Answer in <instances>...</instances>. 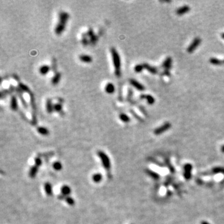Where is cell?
Listing matches in <instances>:
<instances>
[{
	"mask_svg": "<svg viewBox=\"0 0 224 224\" xmlns=\"http://www.w3.org/2000/svg\"><path fill=\"white\" fill-rule=\"evenodd\" d=\"M70 18V15L66 11H60L59 13L58 22L54 29V32L57 36H60L64 31L66 28V24Z\"/></svg>",
	"mask_w": 224,
	"mask_h": 224,
	"instance_id": "cell-1",
	"label": "cell"
},
{
	"mask_svg": "<svg viewBox=\"0 0 224 224\" xmlns=\"http://www.w3.org/2000/svg\"><path fill=\"white\" fill-rule=\"evenodd\" d=\"M110 52L112 54V62L113 64L114 69H115L114 72H115V75L120 78L122 75V71H121L122 64H121L120 56L115 47H112L110 49Z\"/></svg>",
	"mask_w": 224,
	"mask_h": 224,
	"instance_id": "cell-2",
	"label": "cell"
},
{
	"mask_svg": "<svg viewBox=\"0 0 224 224\" xmlns=\"http://www.w3.org/2000/svg\"><path fill=\"white\" fill-rule=\"evenodd\" d=\"M98 156L100 158L102 165L104 167V168L106 169L107 170H110L111 169V162L110 160L108 157V156L106 154V153H104L102 151H98L97 152Z\"/></svg>",
	"mask_w": 224,
	"mask_h": 224,
	"instance_id": "cell-3",
	"label": "cell"
},
{
	"mask_svg": "<svg viewBox=\"0 0 224 224\" xmlns=\"http://www.w3.org/2000/svg\"><path fill=\"white\" fill-rule=\"evenodd\" d=\"M30 103L32 108V123L33 125L37 124V117H36V106L35 98L33 94H30Z\"/></svg>",
	"mask_w": 224,
	"mask_h": 224,
	"instance_id": "cell-4",
	"label": "cell"
},
{
	"mask_svg": "<svg viewBox=\"0 0 224 224\" xmlns=\"http://www.w3.org/2000/svg\"><path fill=\"white\" fill-rule=\"evenodd\" d=\"M192 165L190 163H186L185 165L184 166V173H183V176L185 178V179H186L187 181H189L191 179L192 177Z\"/></svg>",
	"mask_w": 224,
	"mask_h": 224,
	"instance_id": "cell-5",
	"label": "cell"
},
{
	"mask_svg": "<svg viewBox=\"0 0 224 224\" xmlns=\"http://www.w3.org/2000/svg\"><path fill=\"white\" fill-rule=\"evenodd\" d=\"M171 123L169 122H166L161 126H159L154 130V133L156 135H160L161 134L163 133L164 132H166L168 129H169L171 128Z\"/></svg>",
	"mask_w": 224,
	"mask_h": 224,
	"instance_id": "cell-6",
	"label": "cell"
},
{
	"mask_svg": "<svg viewBox=\"0 0 224 224\" xmlns=\"http://www.w3.org/2000/svg\"><path fill=\"white\" fill-rule=\"evenodd\" d=\"M201 41H202V40H201V39L200 37H197L194 38V40H193L192 43H191V44H190L189 46H188V47L187 48V52L192 53L196 49L197 47L201 44Z\"/></svg>",
	"mask_w": 224,
	"mask_h": 224,
	"instance_id": "cell-7",
	"label": "cell"
},
{
	"mask_svg": "<svg viewBox=\"0 0 224 224\" xmlns=\"http://www.w3.org/2000/svg\"><path fill=\"white\" fill-rule=\"evenodd\" d=\"M129 82L130 83V84L133 87H135V88L138 90V91H144L145 90L144 86L141 84V83H139L138 81H137L136 80L134 79V78H131L129 80Z\"/></svg>",
	"mask_w": 224,
	"mask_h": 224,
	"instance_id": "cell-8",
	"label": "cell"
},
{
	"mask_svg": "<svg viewBox=\"0 0 224 224\" xmlns=\"http://www.w3.org/2000/svg\"><path fill=\"white\" fill-rule=\"evenodd\" d=\"M78 59L80 61L86 64H90L93 61L92 57L87 54H80L78 56Z\"/></svg>",
	"mask_w": 224,
	"mask_h": 224,
	"instance_id": "cell-9",
	"label": "cell"
},
{
	"mask_svg": "<svg viewBox=\"0 0 224 224\" xmlns=\"http://www.w3.org/2000/svg\"><path fill=\"white\" fill-rule=\"evenodd\" d=\"M141 99H145L147 101L148 103L152 105L155 103V98L149 94H141L140 95Z\"/></svg>",
	"mask_w": 224,
	"mask_h": 224,
	"instance_id": "cell-10",
	"label": "cell"
},
{
	"mask_svg": "<svg viewBox=\"0 0 224 224\" xmlns=\"http://www.w3.org/2000/svg\"><path fill=\"white\" fill-rule=\"evenodd\" d=\"M190 9H191V8H190V7L189 6L184 5L180 7V8H177V10H176V14L177 15L181 16V15H184V14L190 11Z\"/></svg>",
	"mask_w": 224,
	"mask_h": 224,
	"instance_id": "cell-11",
	"label": "cell"
},
{
	"mask_svg": "<svg viewBox=\"0 0 224 224\" xmlns=\"http://www.w3.org/2000/svg\"><path fill=\"white\" fill-rule=\"evenodd\" d=\"M10 108L14 112H16L18 109V100L15 95L11 97V101H10Z\"/></svg>",
	"mask_w": 224,
	"mask_h": 224,
	"instance_id": "cell-12",
	"label": "cell"
},
{
	"mask_svg": "<svg viewBox=\"0 0 224 224\" xmlns=\"http://www.w3.org/2000/svg\"><path fill=\"white\" fill-rule=\"evenodd\" d=\"M105 92L108 94H113L115 91V87L112 82L107 83L104 88Z\"/></svg>",
	"mask_w": 224,
	"mask_h": 224,
	"instance_id": "cell-13",
	"label": "cell"
},
{
	"mask_svg": "<svg viewBox=\"0 0 224 224\" xmlns=\"http://www.w3.org/2000/svg\"><path fill=\"white\" fill-rule=\"evenodd\" d=\"M58 199L60 200H64L70 206H73L75 205V201L74 199L70 196H65L64 195H60L58 196Z\"/></svg>",
	"mask_w": 224,
	"mask_h": 224,
	"instance_id": "cell-14",
	"label": "cell"
},
{
	"mask_svg": "<svg viewBox=\"0 0 224 224\" xmlns=\"http://www.w3.org/2000/svg\"><path fill=\"white\" fill-rule=\"evenodd\" d=\"M172 62H173V60H172L171 57H167V58L164 60L163 64H162V66H163V68L165 69V70H169L171 68Z\"/></svg>",
	"mask_w": 224,
	"mask_h": 224,
	"instance_id": "cell-15",
	"label": "cell"
},
{
	"mask_svg": "<svg viewBox=\"0 0 224 224\" xmlns=\"http://www.w3.org/2000/svg\"><path fill=\"white\" fill-rule=\"evenodd\" d=\"M46 111L48 113H52L54 111V104L52 103L51 99H50V98H48L46 100Z\"/></svg>",
	"mask_w": 224,
	"mask_h": 224,
	"instance_id": "cell-16",
	"label": "cell"
},
{
	"mask_svg": "<svg viewBox=\"0 0 224 224\" xmlns=\"http://www.w3.org/2000/svg\"><path fill=\"white\" fill-rule=\"evenodd\" d=\"M50 70V67L47 65H43L41 66L39 69V74L42 75H46L49 73V72Z\"/></svg>",
	"mask_w": 224,
	"mask_h": 224,
	"instance_id": "cell-17",
	"label": "cell"
},
{
	"mask_svg": "<svg viewBox=\"0 0 224 224\" xmlns=\"http://www.w3.org/2000/svg\"><path fill=\"white\" fill-rule=\"evenodd\" d=\"M60 78H61V73L60 72H56L54 74V75L52 77L51 80V83L53 85H57L60 82Z\"/></svg>",
	"mask_w": 224,
	"mask_h": 224,
	"instance_id": "cell-18",
	"label": "cell"
},
{
	"mask_svg": "<svg viewBox=\"0 0 224 224\" xmlns=\"http://www.w3.org/2000/svg\"><path fill=\"white\" fill-rule=\"evenodd\" d=\"M146 173L149 176H150L151 178H153V179L157 180L160 178V176L158 174V173H156V172L152 171V170L149 169H146Z\"/></svg>",
	"mask_w": 224,
	"mask_h": 224,
	"instance_id": "cell-19",
	"label": "cell"
},
{
	"mask_svg": "<svg viewBox=\"0 0 224 224\" xmlns=\"http://www.w3.org/2000/svg\"><path fill=\"white\" fill-rule=\"evenodd\" d=\"M143 65H144V67L145 69L147 70L148 71L151 73V74H156L157 73V69L156 67L147 64V63H144V64H143Z\"/></svg>",
	"mask_w": 224,
	"mask_h": 224,
	"instance_id": "cell-20",
	"label": "cell"
},
{
	"mask_svg": "<svg viewBox=\"0 0 224 224\" xmlns=\"http://www.w3.org/2000/svg\"><path fill=\"white\" fill-rule=\"evenodd\" d=\"M60 191H61L62 195H64L65 196H68L70 193H71V189H70V187L66 185L63 186L61 187Z\"/></svg>",
	"mask_w": 224,
	"mask_h": 224,
	"instance_id": "cell-21",
	"label": "cell"
},
{
	"mask_svg": "<svg viewBox=\"0 0 224 224\" xmlns=\"http://www.w3.org/2000/svg\"><path fill=\"white\" fill-rule=\"evenodd\" d=\"M37 131L43 136H48L49 134V129L44 126H39L37 128Z\"/></svg>",
	"mask_w": 224,
	"mask_h": 224,
	"instance_id": "cell-22",
	"label": "cell"
},
{
	"mask_svg": "<svg viewBox=\"0 0 224 224\" xmlns=\"http://www.w3.org/2000/svg\"><path fill=\"white\" fill-rule=\"evenodd\" d=\"M44 189L46 191V194L48 196H52V187L51 184L49 182H46L44 184Z\"/></svg>",
	"mask_w": 224,
	"mask_h": 224,
	"instance_id": "cell-23",
	"label": "cell"
},
{
	"mask_svg": "<svg viewBox=\"0 0 224 224\" xmlns=\"http://www.w3.org/2000/svg\"><path fill=\"white\" fill-rule=\"evenodd\" d=\"M18 86H19V88L22 91H24V92L28 93V94L30 95L32 94L31 91L30 90V89L29 88V87H28L26 85H24V84H22L21 82L18 83Z\"/></svg>",
	"mask_w": 224,
	"mask_h": 224,
	"instance_id": "cell-24",
	"label": "cell"
},
{
	"mask_svg": "<svg viewBox=\"0 0 224 224\" xmlns=\"http://www.w3.org/2000/svg\"><path fill=\"white\" fill-rule=\"evenodd\" d=\"M119 118L122 122H123V123H129V122L131 121V119L130 118H129V116H128L126 114L123 113H122L120 114Z\"/></svg>",
	"mask_w": 224,
	"mask_h": 224,
	"instance_id": "cell-25",
	"label": "cell"
},
{
	"mask_svg": "<svg viewBox=\"0 0 224 224\" xmlns=\"http://www.w3.org/2000/svg\"><path fill=\"white\" fill-rule=\"evenodd\" d=\"M38 171V167L36 166H33L32 167H31L30 171L29 173V177H31V178H34V177H36V174H37Z\"/></svg>",
	"mask_w": 224,
	"mask_h": 224,
	"instance_id": "cell-26",
	"label": "cell"
},
{
	"mask_svg": "<svg viewBox=\"0 0 224 224\" xmlns=\"http://www.w3.org/2000/svg\"><path fill=\"white\" fill-rule=\"evenodd\" d=\"M103 176L100 173H95L92 176V180L94 182L99 183L102 181Z\"/></svg>",
	"mask_w": 224,
	"mask_h": 224,
	"instance_id": "cell-27",
	"label": "cell"
},
{
	"mask_svg": "<svg viewBox=\"0 0 224 224\" xmlns=\"http://www.w3.org/2000/svg\"><path fill=\"white\" fill-rule=\"evenodd\" d=\"M209 62L210 64L214 65H221L222 64H223L222 60H221L220 59L215 58V57H212V58L210 59Z\"/></svg>",
	"mask_w": 224,
	"mask_h": 224,
	"instance_id": "cell-28",
	"label": "cell"
},
{
	"mask_svg": "<svg viewBox=\"0 0 224 224\" xmlns=\"http://www.w3.org/2000/svg\"><path fill=\"white\" fill-rule=\"evenodd\" d=\"M87 35L86 33H83L82 36V44L84 46H87L88 44H90V41L87 38Z\"/></svg>",
	"mask_w": 224,
	"mask_h": 224,
	"instance_id": "cell-29",
	"label": "cell"
},
{
	"mask_svg": "<svg viewBox=\"0 0 224 224\" xmlns=\"http://www.w3.org/2000/svg\"><path fill=\"white\" fill-rule=\"evenodd\" d=\"M214 174H222L224 175V167H215L212 169Z\"/></svg>",
	"mask_w": 224,
	"mask_h": 224,
	"instance_id": "cell-30",
	"label": "cell"
},
{
	"mask_svg": "<svg viewBox=\"0 0 224 224\" xmlns=\"http://www.w3.org/2000/svg\"><path fill=\"white\" fill-rule=\"evenodd\" d=\"M17 91H18V95H19V98H20L21 101V102H22V105H23V106L24 107L26 108H28V105H27L26 101H25L24 98L23 96H22V92H21L22 91L20 89H18V90H17Z\"/></svg>",
	"mask_w": 224,
	"mask_h": 224,
	"instance_id": "cell-31",
	"label": "cell"
},
{
	"mask_svg": "<svg viewBox=\"0 0 224 224\" xmlns=\"http://www.w3.org/2000/svg\"><path fill=\"white\" fill-rule=\"evenodd\" d=\"M54 110L56 112L61 113L62 112V105L60 103L54 104Z\"/></svg>",
	"mask_w": 224,
	"mask_h": 224,
	"instance_id": "cell-32",
	"label": "cell"
},
{
	"mask_svg": "<svg viewBox=\"0 0 224 224\" xmlns=\"http://www.w3.org/2000/svg\"><path fill=\"white\" fill-rule=\"evenodd\" d=\"M53 168L56 171H61L62 169V163L59 161H56L55 163H53Z\"/></svg>",
	"mask_w": 224,
	"mask_h": 224,
	"instance_id": "cell-33",
	"label": "cell"
},
{
	"mask_svg": "<svg viewBox=\"0 0 224 224\" xmlns=\"http://www.w3.org/2000/svg\"><path fill=\"white\" fill-rule=\"evenodd\" d=\"M144 69V65L143 64H137L135 65V67H134V70H135V72L140 73L143 71Z\"/></svg>",
	"mask_w": 224,
	"mask_h": 224,
	"instance_id": "cell-34",
	"label": "cell"
},
{
	"mask_svg": "<svg viewBox=\"0 0 224 224\" xmlns=\"http://www.w3.org/2000/svg\"><path fill=\"white\" fill-rule=\"evenodd\" d=\"M98 40V36H97L96 34L94 35V36H91V37H90V40H89L90 44L91 45H92V46H94V45L96 44Z\"/></svg>",
	"mask_w": 224,
	"mask_h": 224,
	"instance_id": "cell-35",
	"label": "cell"
},
{
	"mask_svg": "<svg viewBox=\"0 0 224 224\" xmlns=\"http://www.w3.org/2000/svg\"><path fill=\"white\" fill-rule=\"evenodd\" d=\"M166 165L168 166V167H169V169L170 171H171L172 173H175V169H174V167H173V166L171 165V163H170V162L168 160H166Z\"/></svg>",
	"mask_w": 224,
	"mask_h": 224,
	"instance_id": "cell-36",
	"label": "cell"
},
{
	"mask_svg": "<svg viewBox=\"0 0 224 224\" xmlns=\"http://www.w3.org/2000/svg\"><path fill=\"white\" fill-rule=\"evenodd\" d=\"M132 97H133V91L131 88L128 89V96H127V99L128 101H131L132 100Z\"/></svg>",
	"mask_w": 224,
	"mask_h": 224,
	"instance_id": "cell-37",
	"label": "cell"
},
{
	"mask_svg": "<svg viewBox=\"0 0 224 224\" xmlns=\"http://www.w3.org/2000/svg\"><path fill=\"white\" fill-rule=\"evenodd\" d=\"M34 162H35V166H37V167H39V166H41L42 164V160L40 157H36L34 160Z\"/></svg>",
	"mask_w": 224,
	"mask_h": 224,
	"instance_id": "cell-38",
	"label": "cell"
},
{
	"mask_svg": "<svg viewBox=\"0 0 224 224\" xmlns=\"http://www.w3.org/2000/svg\"><path fill=\"white\" fill-rule=\"evenodd\" d=\"M130 112H131V114H132V115H133V116H134V117L136 118V119L138 120L139 121V122H143V119H142V118L140 117V116H138V115H137V113H136V112H134V111H133V110H131Z\"/></svg>",
	"mask_w": 224,
	"mask_h": 224,
	"instance_id": "cell-39",
	"label": "cell"
},
{
	"mask_svg": "<svg viewBox=\"0 0 224 224\" xmlns=\"http://www.w3.org/2000/svg\"><path fill=\"white\" fill-rule=\"evenodd\" d=\"M86 34H87V36H88V37H89V38L91 37V36H93L95 34V32H94V30H93L91 28H89V29H88V30L87 31V32H86Z\"/></svg>",
	"mask_w": 224,
	"mask_h": 224,
	"instance_id": "cell-40",
	"label": "cell"
},
{
	"mask_svg": "<svg viewBox=\"0 0 224 224\" xmlns=\"http://www.w3.org/2000/svg\"><path fill=\"white\" fill-rule=\"evenodd\" d=\"M163 75H165L167 76V77H170L171 76V73H170L169 70H165L164 72H163Z\"/></svg>",
	"mask_w": 224,
	"mask_h": 224,
	"instance_id": "cell-41",
	"label": "cell"
},
{
	"mask_svg": "<svg viewBox=\"0 0 224 224\" xmlns=\"http://www.w3.org/2000/svg\"><path fill=\"white\" fill-rule=\"evenodd\" d=\"M139 110H140L141 112L142 113H143L144 114V115H147V113H146V111L144 110V109L143 108V107H139Z\"/></svg>",
	"mask_w": 224,
	"mask_h": 224,
	"instance_id": "cell-42",
	"label": "cell"
},
{
	"mask_svg": "<svg viewBox=\"0 0 224 224\" xmlns=\"http://www.w3.org/2000/svg\"><path fill=\"white\" fill-rule=\"evenodd\" d=\"M201 224H210V223H208V222H207V221L205 220H202V222H201Z\"/></svg>",
	"mask_w": 224,
	"mask_h": 224,
	"instance_id": "cell-43",
	"label": "cell"
},
{
	"mask_svg": "<svg viewBox=\"0 0 224 224\" xmlns=\"http://www.w3.org/2000/svg\"><path fill=\"white\" fill-rule=\"evenodd\" d=\"M161 2H164V3H171V1L170 0H164V1H161Z\"/></svg>",
	"mask_w": 224,
	"mask_h": 224,
	"instance_id": "cell-44",
	"label": "cell"
},
{
	"mask_svg": "<svg viewBox=\"0 0 224 224\" xmlns=\"http://www.w3.org/2000/svg\"><path fill=\"white\" fill-rule=\"evenodd\" d=\"M221 151H222L223 153H224V144L221 147Z\"/></svg>",
	"mask_w": 224,
	"mask_h": 224,
	"instance_id": "cell-45",
	"label": "cell"
},
{
	"mask_svg": "<svg viewBox=\"0 0 224 224\" xmlns=\"http://www.w3.org/2000/svg\"><path fill=\"white\" fill-rule=\"evenodd\" d=\"M221 36H222V37L224 39V32H223V33H222V34H221Z\"/></svg>",
	"mask_w": 224,
	"mask_h": 224,
	"instance_id": "cell-46",
	"label": "cell"
},
{
	"mask_svg": "<svg viewBox=\"0 0 224 224\" xmlns=\"http://www.w3.org/2000/svg\"><path fill=\"white\" fill-rule=\"evenodd\" d=\"M223 64H224V60H223Z\"/></svg>",
	"mask_w": 224,
	"mask_h": 224,
	"instance_id": "cell-47",
	"label": "cell"
}]
</instances>
